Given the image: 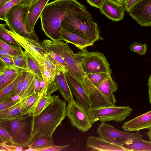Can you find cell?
I'll return each instance as SVG.
<instances>
[{
    "label": "cell",
    "instance_id": "obj_1",
    "mask_svg": "<svg viewBox=\"0 0 151 151\" xmlns=\"http://www.w3.org/2000/svg\"><path fill=\"white\" fill-rule=\"evenodd\" d=\"M86 6L76 0H55L48 3L42 11L40 18L41 29L51 40H61V23L71 13L86 12Z\"/></svg>",
    "mask_w": 151,
    "mask_h": 151
},
{
    "label": "cell",
    "instance_id": "obj_2",
    "mask_svg": "<svg viewBox=\"0 0 151 151\" xmlns=\"http://www.w3.org/2000/svg\"><path fill=\"white\" fill-rule=\"evenodd\" d=\"M66 103L58 96L40 114L33 116L32 137L52 136L57 128L67 116Z\"/></svg>",
    "mask_w": 151,
    "mask_h": 151
},
{
    "label": "cell",
    "instance_id": "obj_3",
    "mask_svg": "<svg viewBox=\"0 0 151 151\" xmlns=\"http://www.w3.org/2000/svg\"><path fill=\"white\" fill-rule=\"evenodd\" d=\"M88 11L76 12L67 16L62 22V29L95 42L101 39L99 28Z\"/></svg>",
    "mask_w": 151,
    "mask_h": 151
},
{
    "label": "cell",
    "instance_id": "obj_4",
    "mask_svg": "<svg viewBox=\"0 0 151 151\" xmlns=\"http://www.w3.org/2000/svg\"><path fill=\"white\" fill-rule=\"evenodd\" d=\"M32 114L10 119H0V124L13 139L14 145L28 147L32 139Z\"/></svg>",
    "mask_w": 151,
    "mask_h": 151
},
{
    "label": "cell",
    "instance_id": "obj_5",
    "mask_svg": "<svg viewBox=\"0 0 151 151\" xmlns=\"http://www.w3.org/2000/svg\"><path fill=\"white\" fill-rule=\"evenodd\" d=\"M68 43L62 40L53 41L46 39L41 44L47 53L51 51L60 56L66 63L68 73L80 83L82 78L86 75L78 65L75 58V54Z\"/></svg>",
    "mask_w": 151,
    "mask_h": 151
},
{
    "label": "cell",
    "instance_id": "obj_6",
    "mask_svg": "<svg viewBox=\"0 0 151 151\" xmlns=\"http://www.w3.org/2000/svg\"><path fill=\"white\" fill-rule=\"evenodd\" d=\"M75 57L80 69L86 75L96 73H111L110 64L101 53L88 52L85 48L75 54Z\"/></svg>",
    "mask_w": 151,
    "mask_h": 151
},
{
    "label": "cell",
    "instance_id": "obj_7",
    "mask_svg": "<svg viewBox=\"0 0 151 151\" xmlns=\"http://www.w3.org/2000/svg\"><path fill=\"white\" fill-rule=\"evenodd\" d=\"M118 89L117 83L111 75L107 77L88 94L90 109L115 105L116 100L114 93Z\"/></svg>",
    "mask_w": 151,
    "mask_h": 151
},
{
    "label": "cell",
    "instance_id": "obj_8",
    "mask_svg": "<svg viewBox=\"0 0 151 151\" xmlns=\"http://www.w3.org/2000/svg\"><path fill=\"white\" fill-rule=\"evenodd\" d=\"M91 123L98 121L122 122L130 116L132 109L129 106H109L93 109H86Z\"/></svg>",
    "mask_w": 151,
    "mask_h": 151
},
{
    "label": "cell",
    "instance_id": "obj_9",
    "mask_svg": "<svg viewBox=\"0 0 151 151\" xmlns=\"http://www.w3.org/2000/svg\"><path fill=\"white\" fill-rule=\"evenodd\" d=\"M28 7L19 4L14 6L6 15L5 24L10 29L21 36L39 41V38L35 33H29L23 23L24 15Z\"/></svg>",
    "mask_w": 151,
    "mask_h": 151
},
{
    "label": "cell",
    "instance_id": "obj_10",
    "mask_svg": "<svg viewBox=\"0 0 151 151\" xmlns=\"http://www.w3.org/2000/svg\"><path fill=\"white\" fill-rule=\"evenodd\" d=\"M67 115L71 126L82 132H86L92 126L85 109L79 106L74 99L68 101Z\"/></svg>",
    "mask_w": 151,
    "mask_h": 151
},
{
    "label": "cell",
    "instance_id": "obj_11",
    "mask_svg": "<svg viewBox=\"0 0 151 151\" xmlns=\"http://www.w3.org/2000/svg\"><path fill=\"white\" fill-rule=\"evenodd\" d=\"M96 131L99 137L109 142L121 146L129 139L142 136L139 131L135 133L122 131L105 122H101Z\"/></svg>",
    "mask_w": 151,
    "mask_h": 151
},
{
    "label": "cell",
    "instance_id": "obj_12",
    "mask_svg": "<svg viewBox=\"0 0 151 151\" xmlns=\"http://www.w3.org/2000/svg\"><path fill=\"white\" fill-rule=\"evenodd\" d=\"M128 12L140 25L151 27V0H139Z\"/></svg>",
    "mask_w": 151,
    "mask_h": 151
},
{
    "label": "cell",
    "instance_id": "obj_13",
    "mask_svg": "<svg viewBox=\"0 0 151 151\" xmlns=\"http://www.w3.org/2000/svg\"><path fill=\"white\" fill-rule=\"evenodd\" d=\"M5 29L32 57L37 56L45 60L44 55L47 53L39 41L22 37L12 30L7 29L6 28Z\"/></svg>",
    "mask_w": 151,
    "mask_h": 151
},
{
    "label": "cell",
    "instance_id": "obj_14",
    "mask_svg": "<svg viewBox=\"0 0 151 151\" xmlns=\"http://www.w3.org/2000/svg\"><path fill=\"white\" fill-rule=\"evenodd\" d=\"M49 0H40L28 7L24 15L23 23L26 30L29 33H35L34 28L35 23Z\"/></svg>",
    "mask_w": 151,
    "mask_h": 151
},
{
    "label": "cell",
    "instance_id": "obj_15",
    "mask_svg": "<svg viewBox=\"0 0 151 151\" xmlns=\"http://www.w3.org/2000/svg\"><path fill=\"white\" fill-rule=\"evenodd\" d=\"M65 77L73 96L76 102L86 109H90L88 97L80 83L69 73L65 74Z\"/></svg>",
    "mask_w": 151,
    "mask_h": 151
},
{
    "label": "cell",
    "instance_id": "obj_16",
    "mask_svg": "<svg viewBox=\"0 0 151 151\" xmlns=\"http://www.w3.org/2000/svg\"><path fill=\"white\" fill-rule=\"evenodd\" d=\"M99 9L102 14L115 22L122 20L126 11L124 4L112 0H105Z\"/></svg>",
    "mask_w": 151,
    "mask_h": 151
},
{
    "label": "cell",
    "instance_id": "obj_17",
    "mask_svg": "<svg viewBox=\"0 0 151 151\" xmlns=\"http://www.w3.org/2000/svg\"><path fill=\"white\" fill-rule=\"evenodd\" d=\"M86 145L87 148L93 151H126L122 146L109 142L99 136H89Z\"/></svg>",
    "mask_w": 151,
    "mask_h": 151
},
{
    "label": "cell",
    "instance_id": "obj_18",
    "mask_svg": "<svg viewBox=\"0 0 151 151\" xmlns=\"http://www.w3.org/2000/svg\"><path fill=\"white\" fill-rule=\"evenodd\" d=\"M122 128L125 131H139L151 128V111L125 122Z\"/></svg>",
    "mask_w": 151,
    "mask_h": 151
},
{
    "label": "cell",
    "instance_id": "obj_19",
    "mask_svg": "<svg viewBox=\"0 0 151 151\" xmlns=\"http://www.w3.org/2000/svg\"><path fill=\"white\" fill-rule=\"evenodd\" d=\"M61 36L62 41L74 45L81 50L87 47L93 45L95 42L85 37L63 29Z\"/></svg>",
    "mask_w": 151,
    "mask_h": 151
},
{
    "label": "cell",
    "instance_id": "obj_20",
    "mask_svg": "<svg viewBox=\"0 0 151 151\" xmlns=\"http://www.w3.org/2000/svg\"><path fill=\"white\" fill-rule=\"evenodd\" d=\"M111 75V74L105 72L89 74L83 76L80 83L88 96L92 90Z\"/></svg>",
    "mask_w": 151,
    "mask_h": 151
},
{
    "label": "cell",
    "instance_id": "obj_21",
    "mask_svg": "<svg viewBox=\"0 0 151 151\" xmlns=\"http://www.w3.org/2000/svg\"><path fill=\"white\" fill-rule=\"evenodd\" d=\"M122 146L127 151H151V141L144 140L142 136L129 139Z\"/></svg>",
    "mask_w": 151,
    "mask_h": 151
},
{
    "label": "cell",
    "instance_id": "obj_22",
    "mask_svg": "<svg viewBox=\"0 0 151 151\" xmlns=\"http://www.w3.org/2000/svg\"><path fill=\"white\" fill-rule=\"evenodd\" d=\"M44 58L45 65L53 79L55 80L57 76L61 72L65 73H68L67 70L48 53L45 54Z\"/></svg>",
    "mask_w": 151,
    "mask_h": 151
},
{
    "label": "cell",
    "instance_id": "obj_23",
    "mask_svg": "<svg viewBox=\"0 0 151 151\" xmlns=\"http://www.w3.org/2000/svg\"><path fill=\"white\" fill-rule=\"evenodd\" d=\"M65 74L63 72H61L57 76L55 80L57 83L59 91L64 97L65 101H68L74 99Z\"/></svg>",
    "mask_w": 151,
    "mask_h": 151
},
{
    "label": "cell",
    "instance_id": "obj_24",
    "mask_svg": "<svg viewBox=\"0 0 151 151\" xmlns=\"http://www.w3.org/2000/svg\"><path fill=\"white\" fill-rule=\"evenodd\" d=\"M21 102L6 109L0 111V119H10L32 114H29L22 106Z\"/></svg>",
    "mask_w": 151,
    "mask_h": 151
},
{
    "label": "cell",
    "instance_id": "obj_25",
    "mask_svg": "<svg viewBox=\"0 0 151 151\" xmlns=\"http://www.w3.org/2000/svg\"><path fill=\"white\" fill-rule=\"evenodd\" d=\"M53 145L52 136H44L34 137L28 147L35 151H41Z\"/></svg>",
    "mask_w": 151,
    "mask_h": 151
},
{
    "label": "cell",
    "instance_id": "obj_26",
    "mask_svg": "<svg viewBox=\"0 0 151 151\" xmlns=\"http://www.w3.org/2000/svg\"><path fill=\"white\" fill-rule=\"evenodd\" d=\"M26 72L23 87L19 95L21 100L35 92L34 73L29 70Z\"/></svg>",
    "mask_w": 151,
    "mask_h": 151
},
{
    "label": "cell",
    "instance_id": "obj_27",
    "mask_svg": "<svg viewBox=\"0 0 151 151\" xmlns=\"http://www.w3.org/2000/svg\"><path fill=\"white\" fill-rule=\"evenodd\" d=\"M43 93L34 92L21 100L22 106L30 114H32Z\"/></svg>",
    "mask_w": 151,
    "mask_h": 151
},
{
    "label": "cell",
    "instance_id": "obj_28",
    "mask_svg": "<svg viewBox=\"0 0 151 151\" xmlns=\"http://www.w3.org/2000/svg\"><path fill=\"white\" fill-rule=\"evenodd\" d=\"M22 71L11 83L0 90V102L12 97L18 83Z\"/></svg>",
    "mask_w": 151,
    "mask_h": 151
},
{
    "label": "cell",
    "instance_id": "obj_29",
    "mask_svg": "<svg viewBox=\"0 0 151 151\" xmlns=\"http://www.w3.org/2000/svg\"><path fill=\"white\" fill-rule=\"evenodd\" d=\"M54 97V95L51 96L43 93L33 112V116L39 114L46 108L53 101Z\"/></svg>",
    "mask_w": 151,
    "mask_h": 151
},
{
    "label": "cell",
    "instance_id": "obj_30",
    "mask_svg": "<svg viewBox=\"0 0 151 151\" xmlns=\"http://www.w3.org/2000/svg\"><path fill=\"white\" fill-rule=\"evenodd\" d=\"M12 58L14 61V65L21 71H27L29 70L27 66L26 57L24 52L22 54L13 56Z\"/></svg>",
    "mask_w": 151,
    "mask_h": 151
},
{
    "label": "cell",
    "instance_id": "obj_31",
    "mask_svg": "<svg viewBox=\"0 0 151 151\" xmlns=\"http://www.w3.org/2000/svg\"><path fill=\"white\" fill-rule=\"evenodd\" d=\"M26 57L27 66L29 70L34 74L39 75L42 77L39 67L35 60L26 51H24Z\"/></svg>",
    "mask_w": 151,
    "mask_h": 151
},
{
    "label": "cell",
    "instance_id": "obj_32",
    "mask_svg": "<svg viewBox=\"0 0 151 151\" xmlns=\"http://www.w3.org/2000/svg\"><path fill=\"white\" fill-rule=\"evenodd\" d=\"M0 48L6 50L14 55H17L22 54L23 51L21 47H18L6 43L1 39H0Z\"/></svg>",
    "mask_w": 151,
    "mask_h": 151
},
{
    "label": "cell",
    "instance_id": "obj_33",
    "mask_svg": "<svg viewBox=\"0 0 151 151\" xmlns=\"http://www.w3.org/2000/svg\"><path fill=\"white\" fill-rule=\"evenodd\" d=\"M6 24H0V37L9 44L18 47H21L15 39L6 30Z\"/></svg>",
    "mask_w": 151,
    "mask_h": 151
},
{
    "label": "cell",
    "instance_id": "obj_34",
    "mask_svg": "<svg viewBox=\"0 0 151 151\" xmlns=\"http://www.w3.org/2000/svg\"><path fill=\"white\" fill-rule=\"evenodd\" d=\"M21 0H11L0 6V19L5 21V17L9 11Z\"/></svg>",
    "mask_w": 151,
    "mask_h": 151
},
{
    "label": "cell",
    "instance_id": "obj_35",
    "mask_svg": "<svg viewBox=\"0 0 151 151\" xmlns=\"http://www.w3.org/2000/svg\"><path fill=\"white\" fill-rule=\"evenodd\" d=\"M22 71L14 65H7L0 62V74L8 76Z\"/></svg>",
    "mask_w": 151,
    "mask_h": 151
},
{
    "label": "cell",
    "instance_id": "obj_36",
    "mask_svg": "<svg viewBox=\"0 0 151 151\" xmlns=\"http://www.w3.org/2000/svg\"><path fill=\"white\" fill-rule=\"evenodd\" d=\"M147 48V45L146 44H142L136 42H133L129 46L130 51L137 52L141 55L145 53Z\"/></svg>",
    "mask_w": 151,
    "mask_h": 151
},
{
    "label": "cell",
    "instance_id": "obj_37",
    "mask_svg": "<svg viewBox=\"0 0 151 151\" xmlns=\"http://www.w3.org/2000/svg\"><path fill=\"white\" fill-rule=\"evenodd\" d=\"M1 142L9 145H14L13 139L5 128L0 124Z\"/></svg>",
    "mask_w": 151,
    "mask_h": 151
},
{
    "label": "cell",
    "instance_id": "obj_38",
    "mask_svg": "<svg viewBox=\"0 0 151 151\" xmlns=\"http://www.w3.org/2000/svg\"><path fill=\"white\" fill-rule=\"evenodd\" d=\"M22 71L12 75L6 76L4 74H0V90L13 81Z\"/></svg>",
    "mask_w": 151,
    "mask_h": 151
},
{
    "label": "cell",
    "instance_id": "obj_39",
    "mask_svg": "<svg viewBox=\"0 0 151 151\" xmlns=\"http://www.w3.org/2000/svg\"><path fill=\"white\" fill-rule=\"evenodd\" d=\"M58 90L57 83L54 80L45 84L42 93L43 94L51 95L54 92Z\"/></svg>",
    "mask_w": 151,
    "mask_h": 151
},
{
    "label": "cell",
    "instance_id": "obj_40",
    "mask_svg": "<svg viewBox=\"0 0 151 151\" xmlns=\"http://www.w3.org/2000/svg\"><path fill=\"white\" fill-rule=\"evenodd\" d=\"M21 101V99L14 100L10 98L8 99L0 102V111L6 109Z\"/></svg>",
    "mask_w": 151,
    "mask_h": 151
},
{
    "label": "cell",
    "instance_id": "obj_41",
    "mask_svg": "<svg viewBox=\"0 0 151 151\" xmlns=\"http://www.w3.org/2000/svg\"><path fill=\"white\" fill-rule=\"evenodd\" d=\"M26 73V71L22 72L19 81L12 97L15 96L19 95L23 87Z\"/></svg>",
    "mask_w": 151,
    "mask_h": 151
},
{
    "label": "cell",
    "instance_id": "obj_42",
    "mask_svg": "<svg viewBox=\"0 0 151 151\" xmlns=\"http://www.w3.org/2000/svg\"><path fill=\"white\" fill-rule=\"evenodd\" d=\"M47 52L49 55L53 58L62 67L68 71L66 63L60 56L52 51H49Z\"/></svg>",
    "mask_w": 151,
    "mask_h": 151
},
{
    "label": "cell",
    "instance_id": "obj_43",
    "mask_svg": "<svg viewBox=\"0 0 151 151\" xmlns=\"http://www.w3.org/2000/svg\"><path fill=\"white\" fill-rule=\"evenodd\" d=\"M43 79L42 77L39 75L34 73L35 92L39 93L40 83Z\"/></svg>",
    "mask_w": 151,
    "mask_h": 151
},
{
    "label": "cell",
    "instance_id": "obj_44",
    "mask_svg": "<svg viewBox=\"0 0 151 151\" xmlns=\"http://www.w3.org/2000/svg\"><path fill=\"white\" fill-rule=\"evenodd\" d=\"M69 145L57 146L55 145L42 150L41 151H59L65 149L68 147Z\"/></svg>",
    "mask_w": 151,
    "mask_h": 151
},
{
    "label": "cell",
    "instance_id": "obj_45",
    "mask_svg": "<svg viewBox=\"0 0 151 151\" xmlns=\"http://www.w3.org/2000/svg\"><path fill=\"white\" fill-rule=\"evenodd\" d=\"M0 146L5 147L8 150V151H22L23 149L22 147L14 145H8L1 142Z\"/></svg>",
    "mask_w": 151,
    "mask_h": 151
},
{
    "label": "cell",
    "instance_id": "obj_46",
    "mask_svg": "<svg viewBox=\"0 0 151 151\" xmlns=\"http://www.w3.org/2000/svg\"><path fill=\"white\" fill-rule=\"evenodd\" d=\"M105 0H86L91 6L99 9Z\"/></svg>",
    "mask_w": 151,
    "mask_h": 151
},
{
    "label": "cell",
    "instance_id": "obj_47",
    "mask_svg": "<svg viewBox=\"0 0 151 151\" xmlns=\"http://www.w3.org/2000/svg\"><path fill=\"white\" fill-rule=\"evenodd\" d=\"M40 0H21L17 4L24 7H29Z\"/></svg>",
    "mask_w": 151,
    "mask_h": 151
},
{
    "label": "cell",
    "instance_id": "obj_48",
    "mask_svg": "<svg viewBox=\"0 0 151 151\" xmlns=\"http://www.w3.org/2000/svg\"><path fill=\"white\" fill-rule=\"evenodd\" d=\"M0 62L7 65H14L12 58L0 55Z\"/></svg>",
    "mask_w": 151,
    "mask_h": 151
},
{
    "label": "cell",
    "instance_id": "obj_49",
    "mask_svg": "<svg viewBox=\"0 0 151 151\" xmlns=\"http://www.w3.org/2000/svg\"><path fill=\"white\" fill-rule=\"evenodd\" d=\"M139 0H127L124 4L126 11L127 12Z\"/></svg>",
    "mask_w": 151,
    "mask_h": 151
},
{
    "label": "cell",
    "instance_id": "obj_50",
    "mask_svg": "<svg viewBox=\"0 0 151 151\" xmlns=\"http://www.w3.org/2000/svg\"><path fill=\"white\" fill-rule=\"evenodd\" d=\"M0 55L12 58L13 56H14L11 52L1 48H0Z\"/></svg>",
    "mask_w": 151,
    "mask_h": 151
},
{
    "label": "cell",
    "instance_id": "obj_51",
    "mask_svg": "<svg viewBox=\"0 0 151 151\" xmlns=\"http://www.w3.org/2000/svg\"><path fill=\"white\" fill-rule=\"evenodd\" d=\"M147 85L148 88V99L150 103L151 104V74L148 79Z\"/></svg>",
    "mask_w": 151,
    "mask_h": 151
},
{
    "label": "cell",
    "instance_id": "obj_52",
    "mask_svg": "<svg viewBox=\"0 0 151 151\" xmlns=\"http://www.w3.org/2000/svg\"><path fill=\"white\" fill-rule=\"evenodd\" d=\"M147 134L150 141H151V128L149 129V130L147 133Z\"/></svg>",
    "mask_w": 151,
    "mask_h": 151
},
{
    "label": "cell",
    "instance_id": "obj_53",
    "mask_svg": "<svg viewBox=\"0 0 151 151\" xmlns=\"http://www.w3.org/2000/svg\"><path fill=\"white\" fill-rule=\"evenodd\" d=\"M116 2L117 3L122 4H124V0H112Z\"/></svg>",
    "mask_w": 151,
    "mask_h": 151
},
{
    "label": "cell",
    "instance_id": "obj_54",
    "mask_svg": "<svg viewBox=\"0 0 151 151\" xmlns=\"http://www.w3.org/2000/svg\"><path fill=\"white\" fill-rule=\"evenodd\" d=\"M11 0H0V6L2 5L6 2Z\"/></svg>",
    "mask_w": 151,
    "mask_h": 151
},
{
    "label": "cell",
    "instance_id": "obj_55",
    "mask_svg": "<svg viewBox=\"0 0 151 151\" xmlns=\"http://www.w3.org/2000/svg\"><path fill=\"white\" fill-rule=\"evenodd\" d=\"M0 150L8 151V150L5 147L2 146H0Z\"/></svg>",
    "mask_w": 151,
    "mask_h": 151
},
{
    "label": "cell",
    "instance_id": "obj_56",
    "mask_svg": "<svg viewBox=\"0 0 151 151\" xmlns=\"http://www.w3.org/2000/svg\"><path fill=\"white\" fill-rule=\"evenodd\" d=\"M127 0H124V3Z\"/></svg>",
    "mask_w": 151,
    "mask_h": 151
}]
</instances>
